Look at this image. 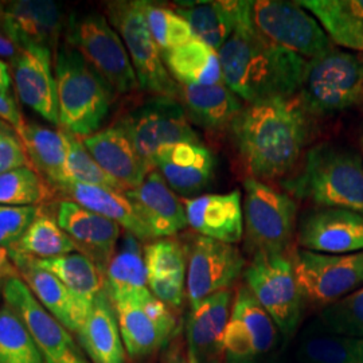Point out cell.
<instances>
[{"mask_svg": "<svg viewBox=\"0 0 363 363\" xmlns=\"http://www.w3.org/2000/svg\"><path fill=\"white\" fill-rule=\"evenodd\" d=\"M9 253L19 271L21 280L42 307L65 325L70 333L77 334L91 307L84 306L52 273L39 268L33 257L13 249H9Z\"/></svg>", "mask_w": 363, "mask_h": 363, "instance_id": "obj_22", "label": "cell"}, {"mask_svg": "<svg viewBox=\"0 0 363 363\" xmlns=\"http://www.w3.org/2000/svg\"><path fill=\"white\" fill-rule=\"evenodd\" d=\"M223 82L247 104L296 96L308 61L261 35L253 21L235 28L218 50Z\"/></svg>", "mask_w": 363, "mask_h": 363, "instance_id": "obj_2", "label": "cell"}, {"mask_svg": "<svg viewBox=\"0 0 363 363\" xmlns=\"http://www.w3.org/2000/svg\"><path fill=\"white\" fill-rule=\"evenodd\" d=\"M38 211L37 206L13 208L0 205V247H15L35 220Z\"/></svg>", "mask_w": 363, "mask_h": 363, "instance_id": "obj_44", "label": "cell"}, {"mask_svg": "<svg viewBox=\"0 0 363 363\" xmlns=\"http://www.w3.org/2000/svg\"><path fill=\"white\" fill-rule=\"evenodd\" d=\"M316 330L349 337H363V286L325 306L318 316Z\"/></svg>", "mask_w": 363, "mask_h": 363, "instance_id": "obj_43", "label": "cell"}, {"mask_svg": "<svg viewBox=\"0 0 363 363\" xmlns=\"http://www.w3.org/2000/svg\"><path fill=\"white\" fill-rule=\"evenodd\" d=\"M179 103L190 121L208 130H222L232 125L245 106L225 82L179 85Z\"/></svg>", "mask_w": 363, "mask_h": 363, "instance_id": "obj_30", "label": "cell"}, {"mask_svg": "<svg viewBox=\"0 0 363 363\" xmlns=\"http://www.w3.org/2000/svg\"><path fill=\"white\" fill-rule=\"evenodd\" d=\"M52 52L40 48L22 50L11 64V76L21 103L60 125Z\"/></svg>", "mask_w": 363, "mask_h": 363, "instance_id": "obj_21", "label": "cell"}, {"mask_svg": "<svg viewBox=\"0 0 363 363\" xmlns=\"http://www.w3.org/2000/svg\"><path fill=\"white\" fill-rule=\"evenodd\" d=\"M65 26L64 9L52 0L6 3V35L21 50L40 48L55 54Z\"/></svg>", "mask_w": 363, "mask_h": 363, "instance_id": "obj_18", "label": "cell"}, {"mask_svg": "<svg viewBox=\"0 0 363 363\" xmlns=\"http://www.w3.org/2000/svg\"><path fill=\"white\" fill-rule=\"evenodd\" d=\"M304 363H363V337L313 330L298 345Z\"/></svg>", "mask_w": 363, "mask_h": 363, "instance_id": "obj_37", "label": "cell"}, {"mask_svg": "<svg viewBox=\"0 0 363 363\" xmlns=\"http://www.w3.org/2000/svg\"><path fill=\"white\" fill-rule=\"evenodd\" d=\"M39 268L52 273L86 307L105 291V273L86 256L74 252L54 259H34Z\"/></svg>", "mask_w": 363, "mask_h": 363, "instance_id": "obj_34", "label": "cell"}, {"mask_svg": "<svg viewBox=\"0 0 363 363\" xmlns=\"http://www.w3.org/2000/svg\"><path fill=\"white\" fill-rule=\"evenodd\" d=\"M169 363H189L186 350H184V352L181 350H174V352L169 357Z\"/></svg>", "mask_w": 363, "mask_h": 363, "instance_id": "obj_50", "label": "cell"}, {"mask_svg": "<svg viewBox=\"0 0 363 363\" xmlns=\"http://www.w3.org/2000/svg\"><path fill=\"white\" fill-rule=\"evenodd\" d=\"M0 296H3V283L0 281Z\"/></svg>", "mask_w": 363, "mask_h": 363, "instance_id": "obj_53", "label": "cell"}, {"mask_svg": "<svg viewBox=\"0 0 363 363\" xmlns=\"http://www.w3.org/2000/svg\"><path fill=\"white\" fill-rule=\"evenodd\" d=\"M3 300L19 315L45 363H91L72 333L46 311L21 279L3 281Z\"/></svg>", "mask_w": 363, "mask_h": 363, "instance_id": "obj_14", "label": "cell"}, {"mask_svg": "<svg viewBox=\"0 0 363 363\" xmlns=\"http://www.w3.org/2000/svg\"><path fill=\"white\" fill-rule=\"evenodd\" d=\"M171 77L179 85H214L223 82L220 54L201 39L163 52Z\"/></svg>", "mask_w": 363, "mask_h": 363, "instance_id": "obj_32", "label": "cell"}, {"mask_svg": "<svg viewBox=\"0 0 363 363\" xmlns=\"http://www.w3.org/2000/svg\"><path fill=\"white\" fill-rule=\"evenodd\" d=\"M54 76L62 130L81 139L96 133L109 113L113 91L66 42L55 52Z\"/></svg>", "mask_w": 363, "mask_h": 363, "instance_id": "obj_4", "label": "cell"}, {"mask_svg": "<svg viewBox=\"0 0 363 363\" xmlns=\"http://www.w3.org/2000/svg\"><path fill=\"white\" fill-rule=\"evenodd\" d=\"M77 337L81 349L91 363H125V347L116 311L106 289L93 301Z\"/></svg>", "mask_w": 363, "mask_h": 363, "instance_id": "obj_28", "label": "cell"}, {"mask_svg": "<svg viewBox=\"0 0 363 363\" xmlns=\"http://www.w3.org/2000/svg\"><path fill=\"white\" fill-rule=\"evenodd\" d=\"M109 23L123 39L140 88L179 101V84L171 77L143 11V1H111Z\"/></svg>", "mask_w": 363, "mask_h": 363, "instance_id": "obj_7", "label": "cell"}, {"mask_svg": "<svg viewBox=\"0 0 363 363\" xmlns=\"http://www.w3.org/2000/svg\"><path fill=\"white\" fill-rule=\"evenodd\" d=\"M310 116L298 94L244 106L230 127L250 178L271 181L295 169L310 139Z\"/></svg>", "mask_w": 363, "mask_h": 363, "instance_id": "obj_1", "label": "cell"}, {"mask_svg": "<svg viewBox=\"0 0 363 363\" xmlns=\"http://www.w3.org/2000/svg\"><path fill=\"white\" fill-rule=\"evenodd\" d=\"M144 262L148 280H169L186 283V247L177 240L159 238L144 247Z\"/></svg>", "mask_w": 363, "mask_h": 363, "instance_id": "obj_41", "label": "cell"}, {"mask_svg": "<svg viewBox=\"0 0 363 363\" xmlns=\"http://www.w3.org/2000/svg\"><path fill=\"white\" fill-rule=\"evenodd\" d=\"M105 289L111 300L148 288L144 252L139 240L127 233L105 272Z\"/></svg>", "mask_w": 363, "mask_h": 363, "instance_id": "obj_35", "label": "cell"}, {"mask_svg": "<svg viewBox=\"0 0 363 363\" xmlns=\"http://www.w3.org/2000/svg\"><path fill=\"white\" fill-rule=\"evenodd\" d=\"M291 257L304 300L325 307L363 286V250L325 255L300 247Z\"/></svg>", "mask_w": 363, "mask_h": 363, "instance_id": "obj_11", "label": "cell"}, {"mask_svg": "<svg viewBox=\"0 0 363 363\" xmlns=\"http://www.w3.org/2000/svg\"><path fill=\"white\" fill-rule=\"evenodd\" d=\"M252 21L261 35L307 61L334 50L323 27L298 1H252Z\"/></svg>", "mask_w": 363, "mask_h": 363, "instance_id": "obj_10", "label": "cell"}, {"mask_svg": "<svg viewBox=\"0 0 363 363\" xmlns=\"http://www.w3.org/2000/svg\"><path fill=\"white\" fill-rule=\"evenodd\" d=\"M72 202L89 211L116 222L127 233L139 241L152 240V234L138 216L125 193L101 186H88L81 183H61L55 186ZM67 199V201H69Z\"/></svg>", "mask_w": 363, "mask_h": 363, "instance_id": "obj_29", "label": "cell"}, {"mask_svg": "<svg viewBox=\"0 0 363 363\" xmlns=\"http://www.w3.org/2000/svg\"><path fill=\"white\" fill-rule=\"evenodd\" d=\"M298 94L311 115L335 113L363 104V52L334 49L308 61Z\"/></svg>", "mask_w": 363, "mask_h": 363, "instance_id": "obj_6", "label": "cell"}, {"mask_svg": "<svg viewBox=\"0 0 363 363\" xmlns=\"http://www.w3.org/2000/svg\"><path fill=\"white\" fill-rule=\"evenodd\" d=\"M143 11L150 31L162 54L196 38L190 25L175 10L143 1Z\"/></svg>", "mask_w": 363, "mask_h": 363, "instance_id": "obj_42", "label": "cell"}, {"mask_svg": "<svg viewBox=\"0 0 363 363\" xmlns=\"http://www.w3.org/2000/svg\"><path fill=\"white\" fill-rule=\"evenodd\" d=\"M289 194L328 208L363 216V157L333 144H319L304 157L298 174L281 181Z\"/></svg>", "mask_w": 363, "mask_h": 363, "instance_id": "obj_3", "label": "cell"}, {"mask_svg": "<svg viewBox=\"0 0 363 363\" xmlns=\"http://www.w3.org/2000/svg\"><path fill=\"white\" fill-rule=\"evenodd\" d=\"M140 156L152 166V157L164 147L198 143L183 105L169 97L155 96L138 106L118 123Z\"/></svg>", "mask_w": 363, "mask_h": 363, "instance_id": "obj_12", "label": "cell"}, {"mask_svg": "<svg viewBox=\"0 0 363 363\" xmlns=\"http://www.w3.org/2000/svg\"><path fill=\"white\" fill-rule=\"evenodd\" d=\"M21 52L22 50L13 43V40L9 38L4 33L0 31V60H7L13 64Z\"/></svg>", "mask_w": 363, "mask_h": 363, "instance_id": "obj_48", "label": "cell"}, {"mask_svg": "<svg viewBox=\"0 0 363 363\" xmlns=\"http://www.w3.org/2000/svg\"><path fill=\"white\" fill-rule=\"evenodd\" d=\"M331 42L363 52V0H300Z\"/></svg>", "mask_w": 363, "mask_h": 363, "instance_id": "obj_31", "label": "cell"}, {"mask_svg": "<svg viewBox=\"0 0 363 363\" xmlns=\"http://www.w3.org/2000/svg\"><path fill=\"white\" fill-rule=\"evenodd\" d=\"M125 195L154 238H169L189 226L183 202L157 169H152L139 187L125 191Z\"/></svg>", "mask_w": 363, "mask_h": 363, "instance_id": "obj_23", "label": "cell"}, {"mask_svg": "<svg viewBox=\"0 0 363 363\" xmlns=\"http://www.w3.org/2000/svg\"><path fill=\"white\" fill-rule=\"evenodd\" d=\"M279 328L247 286L233 298L225 334V363H256L276 346Z\"/></svg>", "mask_w": 363, "mask_h": 363, "instance_id": "obj_16", "label": "cell"}, {"mask_svg": "<svg viewBox=\"0 0 363 363\" xmlns=\"http://www.w3.org/2000/svg\"><path fill=\"white\" fill-rule=\"evenodd\" d=\"M0 120L10 124L15 130H19L26 123L15 99L10 94H0Z\"/></svg>", "mask_w": 363, "mask_h": 363, "instance_id": "obj_46", "label": "cell"}, {"mask_svg": "<svg viewBox=\"0 0 363 363\" xmlns=\"http://www.w3.org/2000/svg\"><path fill=\"white\" fill-rule=\"evenodd\" d=\"M244 233L247 247L256 253H286L296 228V202L267 183L244 182Z\"/></svg>", "mask_w": 363, "mask_h": 363, "instance_id": "obj_9", "label": "cell"}, {"mask_svg": "<svg viewBox=\"0 0 363 363\" xmlns=\"http://www.w3.org/2000/svg\"><path fill=\"white\" fill-rule=\"evenodd\" d=\"M186 247V295L190 306L229 289L244 272L245 259L232 244L194 235Z\"/></svg>", "mask_w": 363, "mask_h": 363, "instance_id": "obj_15", "label": "cell"}, {"mask_svg": "<svg viewBox=\"0 0 363 363\" xmlns=\"http://www.w3.org/2000/svg\"><path fill=\"white\" fill-rule=\"evenodd\" d=\"M0 363H45L26 325L13 307H0Z\"/></svg>", "mask_w": 363, "mask_h": 363, "instance_id": "obj_38", "label": "cell"}, {"mask_svg": "<svg viewBox=\"0 0 363 363\" xmlns=\"http://www.w3.org/2000/svg\"><path fill=\"white\" fill-rule=\"evenodd\" d=\"M16 132L26 148L33 169H37L54 187L61 184L67 156L65 130L25 123Z\"/></svg>", "mask_w": 363, "mask_h": 363, "instance_id": "obj_33", "label": "cell"}, {"mask_svg": "<svg viewBox=\"0 0 363 363\" xmlns=\"http://www.w3.org/2000/svg\"><path fill=\"white\" fill-rule=\"evenodd\" d=\"M49 182L33 167L0 174V205L25 208L37 206L52 195Z\"/></svg>", "mask_w": 363, "mask_h": 363, "instance_id": "obj_39", "label": "cell"}, {"mask_svg": "<svg viewBox=\"0 0 363 363\" xmlns=\"http://www.w3.org/2000/svg\"><path fill=\"white\" fill-rule=\"evenodd\" d=\"M189 226L196 233L226 244H238L244 237L242 194H206L183 199Z\"/></svg>", "mask_w": 363, "mask_h": 363, "instance_id": "obj_24", "label": "cell"}, {"mask_svg": "<svg viewBox=\"0 0 363 363\" xmlns=\"http://www.w3.org/2000/svg\"><path fill=\"white\" fill-rule=\"evenodd\" d=\"M361 147H362V157H363V136H362V142H361Z\"/></svg>", "mask_w": 363, "mask_h": 363, "instance_id": "obj_54", "label": "cell"}, {"mask_svg": "<svg viewBox=\"0 0 363 363\" xmlns=\"http://www.w3.org/2000/svg\"><path fill=\"white\" fill-rule=\"evenodd\" d=\"M13 85V76L10 72V66L3 60H0V94H9Z\"/></svg>", "mask_w": 363, "mask_h": 363, "instance_id": "obj_49", "label": "cell"}, {"mask_svg": "<svg viewBox=\"0 0 363 363\" xmlns=\"http://www.w3.org/2000/svg\"><path fill=\"white\" fill-rule=\"evenodd\" d=\"M0 31L6 34V4L0 1Z\"/></svg>", "mask_w": 363, "mask_h": 363, "instance_id": "obj_51", "label": "cell"}, {"mask_svg": "<svg viewBox=\"0 0 363 363\" xmlns=\"http://www.w3.org/2000/svg\"><path fill=\"white\" fill-rule=\"evenodd\" d=\"M10 279H21V274L10 257L9 249L0 247V281Z\"/></svg>", "mask_w": 363, "mask_h": 363, "instance_id": "obj_47", "label": "cell"}, {"mask_svg": "<svg viewBox=\"0 0 363 363\" xmlns=\"http://www.w3.org/2000/svg\"><path fill=\"white\" fill-rule=\"evenodd\" d=\"M22 167H33L26 148L15 128L0 120V174Z\"/></svg>", "mask_w": 363, "mask_h": 363, "instance_id": "obj_45", "label": "cell"}, {"mask_svg": "<svg viewBox=\"0 0 363 363\" xmlns=\"http://www.w3.org/2000/svg\"><path fill=\"white\" fill-rule=\"evenodd\" d=\"M298 244L325 255L362 252L363 216L345 208H318L300 222Z\"/></svg>", "mask_w": 363, "mask_h": 363, "instance_id": "obj_19", "label": "cell"}, {"mask_svg": "<svg viewBox=\"0 0 363 363\" xmlns=\"http://www.w3.org/2000/svg\"><path fill=\"white\" fill-rule=\"evenodd\" d=\"M152 167L160 172L174 193L198 194L213 181L214 157L199 143H178L162 148L152 157Z\"/></svg>", "mask_w": 363, "mask_h": 363, "instance_id": "obj_25", "label": "cell"}, {"mask_svg": "<svg viewBox=\"0 0 363 363\" xmlns=\"http://www.w3.org/2000/svg\"><path fill=\"white\" fill-rule=\"evenodd\" d=\"M65 38L115 94H127L140 88L123 39L103 15L70 18Z\"/></svg>", "mask_w": 363, "mask_h": 363, "instance_id": "obj_5", "label": "cell"}, {"mask_svg": "<svg viewBox=\"0 0 363 363\" xmlns=\"http://www.w3.org/2000/svg\"><path fill=\"white\" fill-rule=\"evenodd\" d=\"M57 222L73 240L78 253L91 259L103 272H106L116 253L123 228L67 199L58 205Z\"/></svg>", "mask_w": 363, "mask_h": 363, "instance_id": "obj_20", "label": "cell"}, {"mask_svg": "<svg viewBox=\"0 0 363 363\" xmlns=\"http://www.w3.org/2000/svg\"><path fill=\"white\" fill-rule=\"evenodd\" d=\"M10 249L38 259H54L77 252L73 240L62 230L57 220L40 211L19 242Z\"/></svg>", "mask_w": 363, "mask_h": 363, "instance_id": "obj_36", "label": "cell"}, {"mask_svg": "<svg viewBox=\"0 0 363 363\" xmlns=\"http://www.w3.org/2000/svg\"><path fill=\"white\" fill-rule=\"evenodd\" d=\"M267 363H283L281 362V361H280V359H276V358H274V359H272V361H268V362Z\"/></svg>", "mask_w": 363, "mask_h": 363, "instance_id": "obj_52", "label": "cell"}, {"mask_svg": "<svg viewBox=\"0 0 363 363\" xmlns=\"http://www.w3.org/2000/svg\"><path fill=\"white\" fill-rule=\"evenodd\" d=\"M177 13L190 25L195 37L214 50L228 42L235 28L252 19V1L181 3Z\"/></svg>", "mask_w": 363, "mask_h": 363, "instance_id": "obj_27", "label": "cell"}, {"mask_svg": "<svg viewBox=\"0 0 363 363\" xmlns=\"http://www.w3.org/2000/svg\"><path fill=\"white\" fill-rule=\"evenodd\" d=\"M82 142L100 167L128 190L139 187L145 177L155 169L140 156L118 124L97 130L84 138Z\"/></svg>", "mask_w": 363, "mask_h": 363, "instance_id": "obj_26", "label": "cell"}, {"mask_svg": "<svg viewBox=\"0 0 363 363\" xmlns=\"http://www.w3.org/2000/svg\"><path fill=\"white\" fill-rule=\"evenodd\" d=\"M67 143L65 172L62 183H81L88 186H101L117 191H128L125 186L113 179L109 174L100 167L86 150L81 138L65 130Z\"/></svg>", "mask_w": 363, "mask_h": 363, "instance_id": "obj_40", "label": "cell"}, {"mask_svg": "<svg viewBox=\"0 0 363 363\" xmlns=\"http://www.w3.org/2000/svg\"><path fill=\"white\" fill-rule=\"evenodd\" d=\"M125 351L142 358L160 349L175 330V316L167 304L156 298L148 288L111 300Z\"/></svg>", "mask_w": 363, "mask_h": 363, "instance_id": "obj_13", "label": "cell"}, {"mask_svg": "<svg viewBox=\"0 0 363 363\" xmlns=\"http://www.w3.org/2000/svg\"><path fill=\"white\" fill-rule=\"evenodd\" d=\"M244 276L247 289L272 318L279 331L286 337H292L304 300L292 257L286 253H256Z\"/></svg>", "mask_w": 363, "mask_h": 363, "instance_id": "obj_8", "label": "cell"}, {"mask_svg": "<svg viewBox=\"0 0 363 363\" xmlns=\"http://www.w3.org/2000/svg\"><path fill=\"white\" fill-rule=\"evenodd\" d=\"M233 304V292L225 289L191 307L186 322L189 363H225V334Z\"/></svg>", "mask_w": 363, "mask_h": 363, "instance_id": "obj_17", "label": "cell"}]
</instances>
